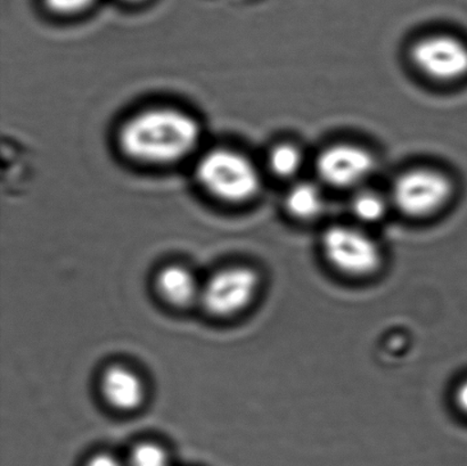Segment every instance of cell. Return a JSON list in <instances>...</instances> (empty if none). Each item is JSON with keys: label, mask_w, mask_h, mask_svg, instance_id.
Returning a JSON list of instances; mask_svg holds the SVG:
<instances>
[{"label": "cell", "mask_w": 467, "mask_h": 466, "mask_svg": "<svg viewBox=\"0 0 467 466\" xmlns=\"http://www.w3.org/2000/svg\"><path fill=\"white\" fill-rule=\"evenodd\" d=\"M201 130L191 114L173 108L136 113L122 126L119 143L127 157L148 164L185 159L199 144Z\"/></svg>", "instance_id": "6da1fadb"}, {"label": "cell", "mask_w": 467, "mask_h": 466, "mask_svg": "<svg viewBox=\"0 0 467 466\" xmlns=\"http://www.w3.org/2000/svg\"><path fill=\"white\" fill-rule=\"evenodd\" d=\"M200 184L231 203L246 202L261 189L258 169L244 154L231 149H216L205 153L196 168Z\"/></svg>", "instance_id": "7a4b0ae2"}, {"label": "cell", "mask_w": 467, "mask_h": 466, "mask_svg": "<svg viewBox=\"0 0 467 466\" xmlns=\"http://www.w3.org/2000/svg\"><path fill=\"white\" fill-rule=\"evenodd\" d=\"M320 249L334 271L354 280L372 277L382 267L381 246L355 226L328 227L320 240Z\"/></svg>", "instance_id": "3957f363"}, {"label": "cell", "mask_w": 467, "mask_h": 466, "mask_svg": "<svg viewBox=\"0 0 467 466\" xmlns=\"http://www.w3.org/2000/svg\"><path fill=\"white\" fill-rule=\"evenodd\" d=\"M261 277L254 268L236 264L222 268L203 283L200 305L217 318H231L245 312L258 296Z\"/></svg>", "instance_id": "277c9868"}, {"label": "cell", "mask_w": 467, "mask_h": 466, "mask_svg": "<svg viewBox=\"0 0 467 466\" xmlns=\"http://www.w3.org/2000/svg\"><path fill=\"white\" fill-rule=\"evenodd\" d=\"M391 191L392 203L401 213L411 218H425L450 202L454 187L450 178L441 171L419 168L398 177Z\"/></svg>", "instance_id": "5b68a950"}, {"label": "cell", "mask_w": 467, "mask_h": 466, "mask_svg": "<svg viewBox=\"0 0 467 466\" xmlns=\"http://www.w3.org/2000/svg\"><path fill=\"white\" fill-rule=\"evenodd\" d=\"M410 57L429 79L454 82L467 77V44L454 35L424 36L411 46Z\"/></svg>", "instance_id": "8992f818"}, {"label": "cell", "mask_w": 467, "mask_h": 466, "mask_svg": "<svg viewBox=\"0 0 467 466\" xmlns=\"http://www.w3.org/2000/svg\"><path fill=\"white\" fill-rule=\"evenodd\" d=\"M369 150L355 144H336L320 152L316 171L320 180L336 189H354L368 181L375 169Z\"/></svg>", "instance_id": "52a82bcc"}, {"label": "cell", "mask_w": 467, "mask_h": 466, "mask_svg": "<svg viewBox=\"0 0 467 466\" xmlns=\"http://www.w3.org/2000/svg\"><path fill=\"white\" fill-rule=\"evenodd\" d=\"M100 391L105 401L121 412L139 409L146 396L143 378L135 369L121 364L105 368L100 378Z\"/></svg>", "instance_id": "ba28073f"}, {"label": "cell", "mask_w": 467, "mask_h": 466, "mask_svg": "<svg viewBox=\"0 0 467 466\" xmlns=\"http://www.w3.org/2000/svg\"><path fill=\"white\" fill-rule=\"evenodd\" d=\"M155 285L160 296L172 307L187 308L200 304L203 283L199 281L190 268L182 264L162 268Z\"/></svg>", "instance_id": "9c48e42d"}, {"label": "cell", "mask_w": 467, "mask_h": 466, "mask_svg": "<svg viewBox=\"0 0 467 466\" xmlns=\"http://www.w3.org/2000/svg\"><path fill=\"white\" fill-rule=\"evenodd\" d=\"M284 207L296 221L310 222L323 213L325 199L322 191L315 184L299 182L288 190Z\"/></svg>", "instance_id": "30bf717a"}, {"label": "cell", "mask_w": 467, "mask_h": 466, "mask_svg": "<svg viewBox=\"0 0 467 466\" xmlns=\"http://www.w3.org/2000/svg\"><path fill=\"white\" fill-rule=\"evenodd\" d=\"M387 212V201L377 192L358 191L351 200V212L361 223H374L382 221Z\"/></svg>", "instance_id": "8fae6325"}, {"label": "cell", "mask_w": 467, "mask_h": 466, "mask_svg": "<svg viewBox=\"0 0 467 466\" xmlns=\"http://www.w3.org/2000/svg\"><path fill=\"white\" fill-rule=\"evenodd\" d=\"M304 157L301 150L292 144H278L270 150L268 164L270 171L279 178L295 177L299 172Z\"/></svg>", "instance_id": "7c38bea8"}, {"label": "cell", "mask_w": 467, "mask_h": 466, "mask_svg": "<svg viewBox=\"0 0 467 466\" xmlns=\"http://www.w3.org/2000/svg\"><path fill=\"white\" fill-rule=\"evenodd\" d=\"M128 466H171V460L162 446L143 442L131 450Z\"/></svg>", "instance_id": "4fadbf2b"}, {"label": "cell", "mask_w": 467, "mask_h": 466, "mask_svg": "<svg viewBox=\"0 0 467 466\" xmlns=\"http://www.w3.org/2000/svg\"><path fill=\"white\" fill-rule=\"evenodd\" d=\"M50 12L58 16H75L86 11L95 0H44Z\"/></svg>", "instance_id": "5bb4252c"}, {"label": "cell", "mask_w": 467, "mask_h": 466, "mask_svg": "<svg viewBox=\"0 0 467 466\" xmlns=\"http://www.w3.org/2000/svg\"><path fill=\"white\" fill-rule=\"evenodd\" d=\"M86 466H126L116 456L109 453H99L90 458Z\"/></svg>", "instance_id": "9a60e30c"}, {"label": "cell", "mask_w": 467, "mask_h": 466, "mask_svg": "<svg viewBox=\"0 0 467 466\" xmlns=\"http://www.w3.org/2000/svg\"><path fill=\"white\" fill-rule=\"evenodd\" d=\"M454 403L457 409L467 417V378L460 382L454 392Z\"/></svg>", "instance_id": "2e32d148"}, {"label": "cell", "mask_w": 467, "mask_h": 466, "mask_svg": "<svg viewBox=\"0 0 467 466\" xmlns=\"http://www.w3.org/2000/svg\"><path fill=\"white\" fill-rule=\"evenodd\" d=\"M123 2H127V3H139V2H141V0H123Z\"/></svg>", "instance_id": "e0dca14e"}]
</instances>
